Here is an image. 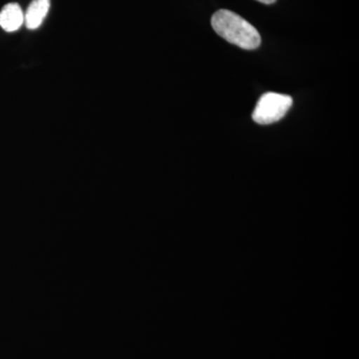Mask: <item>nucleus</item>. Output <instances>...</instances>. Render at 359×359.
<instances>
[{"label": "nucleus", "mask_w": 359, "mask_h": 359, "mask_svg": "<svg viewBox=\"0 0 359 359\" xmlns=\"http://www.w3.org/2000/svg\"><path fill=\"white\" fill-rule=\"evenodd\" d=\"M292 106V97L269 92L257 101L252 113V120L259 125L273 124L283 119Z\"/></svg>", "instance_id": "2"}, {"label": "nucleus", "mask_w": 359, "mask_h": 359, "mask_svg": "<svg viewBox=\"0 0 359 359\" xmlns=\"http://www.w3.org/2000/svg\"><path fill=\"white\" fill-rule=\"evenodd\" d=\"M50 9V0H32L25 13V23L28 29H37L42 25Z\"/></svg>", "instance_id": "4"}, {"label": "nucleus", "mask_w": 359, "mask_h": 359, "mask_svg": "<svg viewBox=\"0 0 359 359\" xmlns=\"http://www.w3.org/2000/svg\"><path fill=\"white\" fill-rule=\"evenodd\" d=\"M211 23L219 36L245 50H254L262 43L256 27L233 11L219 9L212 16Z\"/></svg>", "instance_id": "1"}, {"label": "nucleus", "mask_w": 359, "mask_h": 359, "mask_svg": "<svg viewBox=\"0 0 359 359\" xmlns=\"http://www.w3.org/2000/svg\"><path fill=\"white\" fill-rule=\"evenodd\" d=\"M25 23V13L18 4H8L0 11V27L6 32L20 29Z\"/></svg>", "instance_id": "3"}, {"label": "nucleus", "mask_w": 359, "mask_h": 359, "mask_svg": "<svg viewBox=\"0 0 359 359\" xmlns=\"http://www.w3.org/2000/svg\"><path fill=\"white\" fill-rule=\"evenodd\" d=\"M257 1L262 2L264 4H275L276 0H257Z\"/></svg>", "instance_id": "5"}]
</instances>
